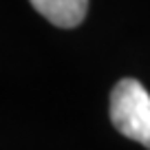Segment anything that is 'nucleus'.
Masks as SVG:
<instances>
[{"mask_svg": "<svg viewBox=\"0 0 150 150\" xmlns=\"http://www.w3.org/2000/svg\"><path fill=\"white\" fill-rule=\"evenodd\" d=\"M110 122L122 135L150 150V95L141 82L124 77L112 86Z\"/></svg>", "mask_w": 150, "mask_h": 150, "instance_id": "1", "label": "nucleus"}, {"mask_svg": "<svg viewBox=\"0 0 150 150\" xmlns=\"http://www.w3.org/2000/svg\"><path fill=\"white\" fill-rule=\"evenodd\" d=\"M33 9L62 29H73L84 20L88 0H29Z\"/></svg>", "mask_w": 150, "mask_h": 150, "instance_id": "2", "label": "nucleus"}]
</instances>
